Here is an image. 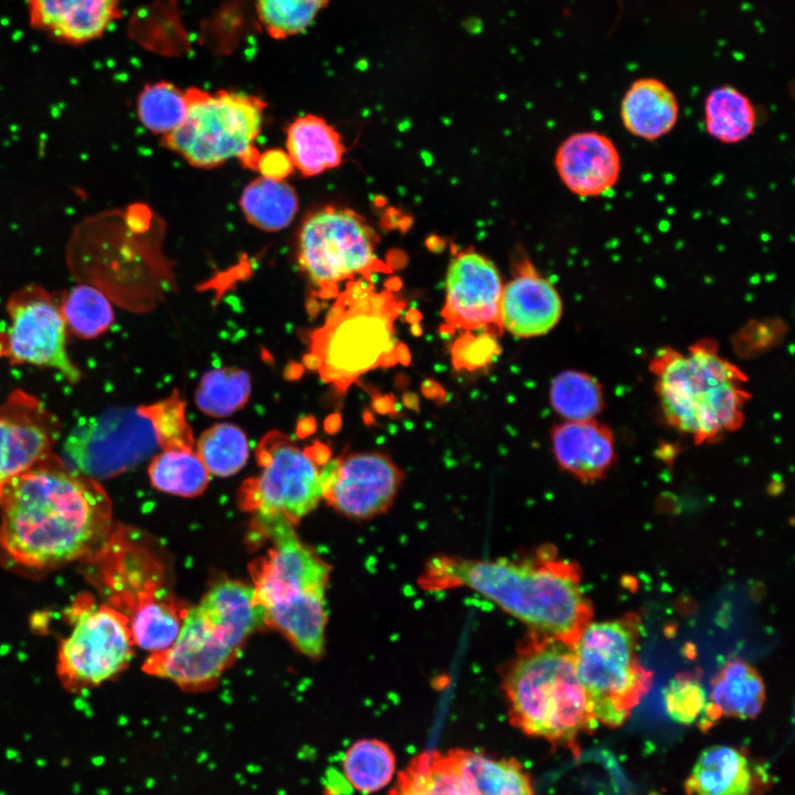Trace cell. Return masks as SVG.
<instances>
[{"label": "cell", "instance_id": "cell-1", "mask_svg": "<svg viewBox=\"0 0 795 795\" xmlns=\"http://www.w3.org/2000/svg\"><path fill=\"white\" fill-rule=\"evenodd\" d=\"M116 524L100 483L55 453L12 478L0 498V547L33 569L85 561Z\"/></svg>", "mask_w": 795, "mask_h": 795}, {"label": "cell", "instance_id": "cell-2", "mask_svg": "<svg viewBox=\"0 0 795 795\" xmlns=\"http://www.w3.org/2000/svg\"><path fill=\"white\" fill-rule=\"evenodd\" d=\"M420 584L427 591L470 589L530 630L571 646L593 617L579 565L549 547L520 560L435 556L425 565Z\"/></svg>", "mask_w": 795, "mask_h": 795}, {"label": "cell", "instance_id": "cell-3", "mask_svg": "<svg viewBox=\"0 0 795 795\" xmlns=\"http://www.w3.org/2000/svg\"><path fill=\"white\" fill-rule=\"evenodd\" d=\"M253 524L272 542L266 554L248 565L265 624L279 630L300 653L319 658L325 647L330 566L298 538L289 522L254 516Z\"/></svg>", "mask_w": 795, "mask_h": 795}, {"label": "cell", "instance_id": "cell-4", "mask_svg": "<svg viewBox=\"0 0 795 795\" xmlns=\"http://www.w3.org/2000/svg\"><path fill=\"white\" fill-rule=\"evenodd\" d=\"M378 290L373 280L346 283L324 324L309 335L308 369L339 394L364 373L400 362L394 324L406 306L391 282Z\"/></svg>", "mask_w": 795, "mask_h": 795}, {"label": "cell", "instance_id": "cell-5", "mask_svg": "<svg viewBox=\"0 0 795 795\" xmlns=\"http://www.w3.org/2000/svg\"><path fill=\"white\" fill-rule=\"evenodd\" d=\"M649 370L665 420L697 444L742 426L751 398L748 378L720 354L713 340L701 339L686 352L662 348L650 360Z\"/></svg>", "mask_w": 795, "mask_h": 795}, {"label": "cell", "instance_id": "cell-6", "mask_svg": "<svg viewBox=\"0 0 795 795\" xmlns=\"http://www.w3.org/2000/svg\"><path fill=\"white\" fill-rule=\"evenodd\" d=\"M511 723L551 743L572 744L597 724L580 680L573 646L530 630L505 671Z\"/></svg>", "mask_w": 795, "mask_h": 795}, {"label": "cell", "instance_id": "cell-7", "mask_svg": "<svg viewBox=\"0 0 795 795\" xmlns=\"http://www.w3.org/2000/svg\"><path fill=\"white\" fill-rule=\"evenodd\" d=\"M83 562L105 604L129 618L135 645L155 653L174 642L189 608L169 591L160 558L139 533L117 523Z\"/></svg>", "mask_w": 795, "mask_h": 795}, {"label": "cell", "instance_id": "cell-8", "mask_svg": "<svg viewBox=\"0 0 795 795\" xmlns=\"http://www.w3.org/2000/svg\"><path fill=\"white\" fill-rule=\"evenodd\" d=\"M640 617L591 622L573 646L580 680L595 720L618 727L648 692L653 672L639 659Z\"/></svg>", "mask_w": 795, "mask_h": 795}, {"label": "cell", "instance_id": "cell-9", "mask_svg": "<svg viewBox=\"0 0 795 795\" xmlns=\"http://www.w3.org/2000/svg\"><path fill=\"white\" fill-rule=\"evenodd\" d=\"M183 121L161 137V144L189 165L211 169L237 158L255 169L259 151L254 141L259 135L266 103L258 96L219 89L209 93L198 87L186 91Z\"/></svg>", "mask_w": 795, "mask_h": 795}, {"label": "cell", "instance_id": "cell-10", "mask_svg": "<svg viewBox=\"0 0 795 795\" xmlns=\"http://www.w3.org/2000/svg\"><path fill=\"white\" fill-rule=\"evenodd\" d=\"M377 235L356 211L333 205L309 213L297 239V259L320 299L335 298L339 285L372 280L389 265L375 253Z\"/></svg>", "mask_w": 795, "mask_h": 795}, {"label": "cell", "instance_id": "cell-11", "mask_svg": "<svg viewBox=\"0 0 795 795\" xmlns=\"http://www.w3.org/2000/svg\"><path fill=\"white\" fill-rule=\"evenodd\" d=\"M255 455L262 471L241 485L240 508L296 526L322 499L319 463L277 430L262 437Z\"/></svg>", "mask_w": 795, "mask_h": 795}, {"label": "cell", "instance_id": "cell-12", "mask_svg": "<svg viewBox=\"0 0 795 795\" xmlns=\"http://www.w3.org/2000/svg\"><path fill=\"white\" fill-rule=\"evenodd\" d=\"M68 618L73 629L61 642L56 664L65 689L96 687L128 666L135 642L125 614L84 594L74 601Z\"/></svg>", "mask_w": 795, "mask_h": 795}, {"label": "cell", "instance_id": "cell-13", "mask_svg": "<svg viewBox=\"0 0 795 795\" xmlns=\"http://www.w3.org/2000/svg\"><path fill=\"white\" fill-rule=\"evenodd\" d=\"M7 326L0 330V358L11 364H31L59 371L76 384L82 370L67 352V329L59 299L44 287L29 284L10 294Z\"/></svg>", "mask_w": 795, "mask_h": 795}, {"label": "cell", "instance_id": "cell-14", "mask_svg": "<svg viewBox=\"0 0 795 795\" xmlns=\"http://www.w3.org/2000/svg\"><path fill=\"white\" fill-rule=\"evenodd\" d=\"M159 447L150 420L136 407H115L78 425L63 445L67 463L99 481L149 458Z\"/></svg>", "mask_w": 795, "mask_h": 795}, {"label": "cell", "instance_id": "cell-15", "mask_svg": "<svg viewBox=\"0 0 795 795\" xmlns=\"http://www.w3.org/2000/svg\"><path fill=\"white\" fill-rule=\"evenodd\" d=\"M240 648L198 606L189 608L179 634L166 649L150 653L142 670L187 691L211 689L235 660Z\"/></svg>", "mask_w": 795, "mask_h": 795}, {"label": "cell", "instance_id": "cell-16", "mask_svg": "<svg viewBox=\"0 0 795 795\" xmlns=\"http://www.w3.org/2000/svg\"><path fill=\"white\" fill-rule=\"evenodd\" d=\"M404 475L381 453H354L320 468L322 499L337 511L369 519L392 505Z\"/></svg>", "mask_w": 795, "mask_h": 795}, {"label": "cell", "instance_id": "cell-17", "mask_svg": "<svg viewBox=\"0 0 795 795\" xmlns=\"http://www.w3.org/2000/svg\"><path fill=\"white\" fill-rule=\"evenodd\" d=\"M60 418L35 395L13 390L0 405V498L6 485L53 452Z\"/></svg>", "mask_w": 795, "mask_h": 795}, {"label": "cell", "instance_id": "cell-18", "mask_svg": "<svg viewBox=\"0 0 795 795\" xmlns=\"http://www.w3.org/2000/svg\"><path fill=\"white\" fill-rule=\"evenodd\" d=\"M442 316L449 331L491 329L501 333L502 283L495 264L474 250L459 252L447 269Z\"/></svg>", "mask_w": 795, "mask_h": 795}, {"label": "cell", "instance_id": "cell-19", "mask_svg": "<svg viewBox=\"0 0 795 795\" xmlns=\"http://www.w3.org/2000/svg\"><path fill=\"white\" fill-rule=\"evenodd\" d=\"M554 165L563 184L581 198L610 192L619 181L622 159L605 134L586 130L570 135L559 146Z\"/></svg>", "mask_w": 795, "mask_h": 795}, {"label": "cell", "instance_id": "cell-20", "mask_svg": "<svg viewBox=\"0 0 795 795\" xmlns=\"http://www.w3.org/2000/svg\"><path fill=\"white\" fill-rule=\"evenodd\" d=\"M562 308V299L553 284L524 259L513 278L502 287L500 325L502 330L516 337L542 336L559 322Z\"/></svg>", "mask_w": 795, "mask_h": 795}, {"label": "cell", "instance_id": "cell-21", "mask_svg": "<svg viewBox=\"0 0 795 795\" xmlns=\"http://www.w3.org/2000/svg\"><path fill=\"white\" fill-rule=\"evenodd\" d=\"M31 26L51 39L82 45L93 42L120 17V0H26Z\"/></svg>", "mask_w": 795, "mask_h": 795}, {"label": "cell", "instance_id": "cell-22", "mask_svg": "<svg viewBox=\"0 0 795 795\" xmlns=\"http://www.w3.org/2000/svg\"><path fill=\"white\" fill-rule=\"evenodd\" d=\"M552 448L559 466L583 483H593L613 466V432L595 418L566 421L551 432Z\"/></svg>", "mask_w": 795, "mask_h": 795}, {"label": "cell", "instance_id": "cell-23", "mask_svg": "<svg viewBox=\"0 0 795 795\" xmlns=\"http://www.w3.org/2000/svg\"><path fill=\"white\" fill-rule=\"evenodd\" d=\"M624 128L633 136L654 141L669 134L679 118L677 96L655 77L635 80L619 106Z\"/></svg>", "mask_w": 795, "mask_h": 795}, {"label": "cell", "instance_id": "cell-24", "mask_svg": "<svg viewBox=\"0 0 795 795\" xmlns=\"http://www.w3.org/2000/svg\"><path fill=\"white\" fill-rule=\"evenodd\" d=\"M764 701L765 687L757 670L742 659H730L711 681L702 722L711 723L720 717L753 719Z\"/></svg>", "mask_w": 795, "mask_h": 795}, {"label": "cell", "instance_id": "cell-25", "mask_svg": "<svg viewBox=\"0 0 795 795\" xmlns=\"http://www.w3.org/2000/svg\"><path fill=\"white\" fill-rule=\"evenodd\" d=\"M197 606L239 648L248 636L266 626L264 611L256 602L253 587L240 581L218 582Z\"/></svg>", "mask_w": 795, "mask_h": 795}, {"label": "cell", "instance_id": "cell-26", "mask_svg": "<svg viewBox=\"0 0 795 795\" xmlns=\"http://www.w3.org/2000/svg\"><path fill=\"white\" fill-rule=\"evenodd\" d=\"M447 754L470 795H534L528 774L515 759L463 749Z\"/></svg>", "mask_w": 795, "mask_h": 795}, {"label": "cell", "instance_id": "cell-27", "mask_svg": "<svg viewBox=\"0 0 795 795\" xmlns=\"http://www.w3.org/2000/svg\"><path fill=\"white\" fill-rule=\"evenodd\" d=\"M286 149L294 168L306 177L338 167L346 150L340 134L312 114L298 117L289 125Z\"/></svg>", "mask_w": 795, "mask_h": 795}, {"label": "cell", "instance_id": "cell-28", "mask_svg": "<svg viewBox=\"0 0 795 795\" xmlns=\"http://www.w3.org/2000/svg\"><path fill=\"white\" fill-rule=\"evenodd\" d=\"M752 785L749 760L728 745L703 750L686 783L690 795H750Z\"/></svg>", "mask_w": 795, "mask_h": 795}, {"label": "cell", "instance_id": "cell-29", "mask_svg": "<svg viewBox=\"0 0 795 795\" xmlns=\"http://www.w3.org/2000/svg\"><path fill=\"white\" fill-rule=\"evenodd\" d=\"M704 127L709 136L723 144H738L755 130L757 112L751 99L736 87L722 85L706 96Z\"/></svg>", "mask_w": 795, "mask_h": 795}, {"label": "cell", "instance_id": "cell-30", "mask_svg": "<svg viewBox=\"0 0 795 795\" xmlns=\"http://www.w3.org/2000/svg\"><path fill=\"white\" fill-rule=\"evenodd\" d=\"M241 210L246 220L263 231H279L295 219L299 199L295 189L285 180L259 177L251 181L240 198Z\"/></svg>", "mask_w": 795, "mask_h": 795}, {"label": "cell", "instance_id": "cell-31", "mask_svg": "<svg viewBox=\"0 0 795 795\" xmlns=\"http://www.w3.org/2000/svg\"><path fill=\"white\" fill-rule=\"evenodd\" d=\"M389 795H470L447 753L425 751L399 773Z\"/></svg>", "mask_w": 795, "mask_h": 795}, {"label": "cell", "instance_id": "cell-32", "mask_svg": "<svg viewBox=\"0 0 795 795\" xmlns=\"http://www.w3.org/2000/svg\"><path fill=\"white\" fill-rule=\"evenodd\" d=\"M59 303L67 332L76 338L85 340L98 338L115 321L109 298L96 286L76 285L65 292Z\"/></svg>", "mask_w": 795, "mask_h": 795}, {"label": "cell", "instance_id": "cell-33", "mask_svg": "<svg viewBox=\"0 0 795 795\" xmlns=\"http://www.w3.org/2000/svg\"><path fill=\"white\" fill-rule=\"evenodd\" d=\"M151 485L160 491L195 497L208 487L210 474L195 451L172 449L156 454L148 466Z\"/></svg>", "mask_w": 795, "mask_h": 795}, {"label": "cell", "instance_id": "cell-34", "mask_svg": "<svg viewBox=\"0 0 795 795\" xmlns=\"http://www.w3.org/2000/svg\"><path fill=\"white\" fill-rule=\"evenodd\" d=\"M251 392V377L245 370L222 367L202 375L194 400L205 415L223 417L241 410L247 403Z\"/></svg>", "mask_w": 795, "mask_h": 795}, {"label": "cell", "instance_id": "cell-35", "mask_svg": "<svg viewBox=\"0 0 795 795\" xmlns=\"http://www.w3.org/2000/svg\"><path fill=\"white\" fill-rule=\"evenodd\" d=\"M395 771V756L390 746L375 739L354 742L343 757V773L357 791L370 794L389 784Z\"/></svg>", "mask_w": 795, "mask_h": 795}, {"label": "cell", "instance_id": "cell-36", "mask_svg": "<svg viewBox=\"0 0 795 795\" xmlns=\"http://www.w3.org/2000/svg\"><path fill=\"white\" fill-rule=\"evenodd\" d=\"M550 402L566 421L593 420L604 407L603 389L589 373L568 370L553 379Z\"/></svg>", "mask_w": 795, "mask_h": 795}, {"label": "cell", "instance_id": "cell-37", "mask_svg": "<svg viewBox=\"0 0 795 795\" xmlns=\"http://www.w3.org/2000/svg\"><path fill=\"white\" fill-rule=\"evenodd\" d=\"M195 453L210 475L230 477L239 473L248 459L245 433L231 423H218L199 437Z\"/></svg>", "mask_w": 795, "mask_h": 795}, {"label": "cell", "instance_id": "cell-38", "mask_svg": "<svg viewBox=\"0 0 795 795\" xmlns=\"http://www.w3.org/2000/svg\"><path fill=\"white\" fill-rule=\"evenodd\" d=\"M136 109L141 125L162 137L183 121L187 114L186 92L166 81L147 84L137 97Z\"/></svg>", "mask_w": 795, "mask_h": 795}, {"label": "cell", "instance_id": "cell-39", "mask_svg": "<svg viewBox=\"0 0 795 795\" xmlns=\"http://www.w3.org/2000/svg\"><path fill=\"white\" fill-rule=\"evenodd\" d=\"M329 0H254L263 30L275 40L304 32L312 24Z\"/></svg>", "mask_w": 795, "mask_h": 795}, {"label": "cell", "instance_id": "cell-40", "mask_svg": "<svg viewBox=\"0 0 795 795\" xmlns=\"http://www.w3.org/2000/svg\"><path fill=\"white\" fill-rule=\"evenodd\" d=\"M138 409L151 422L161 451H194L195 442L186 416V403L178 390L157 402Z\"/></svg>", "mask_w": 795, "mask_h": 795}, {"label": "cell", "instance_id": "cell-41", "mask_svg": "<svg viewBox=\"0 0 795 795\" xmlns=\"http://www.w3.org/2000/svg\"><path fill=\"white\" fill-rule=\"evenodd\" d=\"M667 714L681 724H692L703 718L708 695L701 681L692 674L681 672L675 676L662 692Z\"/></svg>", "mask_w": 795, "mask_h": 795}, {"label": "cell", "instance_id": "cell-42", "mask_svg": "<svg viewBox=\"0 0 795 795\" xmlns=\"http://www.w3.org/2000/svg\"><path fill=\"white\" fill-rule=\"evenodd\" d=\"M495 352V341L490 337H466L459 339L453 350V361L458 368H478L484 365Z\"/></svg>", "mask_w": 795, "mask_h": 795}, {"label": "cell", "instance_id": "cell-43", "mask_svg": "<svg viewBox=\"0 0 795 795\" xmlns=\"http://www.w3.org/2000/svg\"><path fill=\"white\" fill-rule=\"evenodd\" d=\"M255 170H257L262 177L274 180H285L294 170V166L286 151L282 149H268L259 152Z\"/></svg>", "mask_w": 795, "mask_h": 795}]
</instances>
